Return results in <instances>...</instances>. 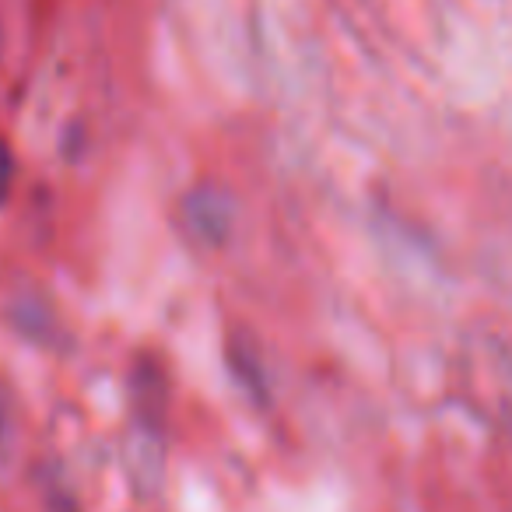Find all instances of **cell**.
I'll use <instances>...</instances> for the list:
<instances>
[{"label":"cell","instance_id":"2","mask_svg":"<svg viewBox=\"0 0 512 512\" xmlns=\"http://www.w3.org/2000/svg\"><path fill=\"white\" fill-rule=\"evenodd\" d=\"M11 179H15V155H11L8 141L0 137V204L8 200V193H11Z\"/></svg>","mask_w":512,"mask_h":512},{"label":"cell","instance_id":"3","mask_svg":"<svg viewBox=\"0 0 512 512\" xmlns=\"http://www.w3.org/2000/svg\"><path fill=\"white\" fill-rule=\"evenodd\" d=\"M4 439H8V400L0 393V449H4Z\"/></svg>","mask_w":512,"mask_h":512},{"label":"cell","instance_id":"4","mask_svg":"<svg viewBox=\"0 0 512 512\" xmlns=\"http://www.w3.org/2000/svg\"><path fill=\"white\" fill-rule=\"evenodd\" d=\"M0 46H4V39H0Z\"/></svg>","mask_w":512,"mask_h":512},{"label":"cell","instance_id":"1","mask_svg":"<svg viewBox=\"0 0 512 512\" xmlns=\"http://www.w3.org/2000/svg\"><path fill=\"white\" fill-rule=\"evenodd\" d=\"M8 320H11V327L22 337H29V341L46 337V309H43V302H36L32 295H22V299L11 306Z\"/></svg>","mask_w":512,"mask_h":512}]
</instances>
